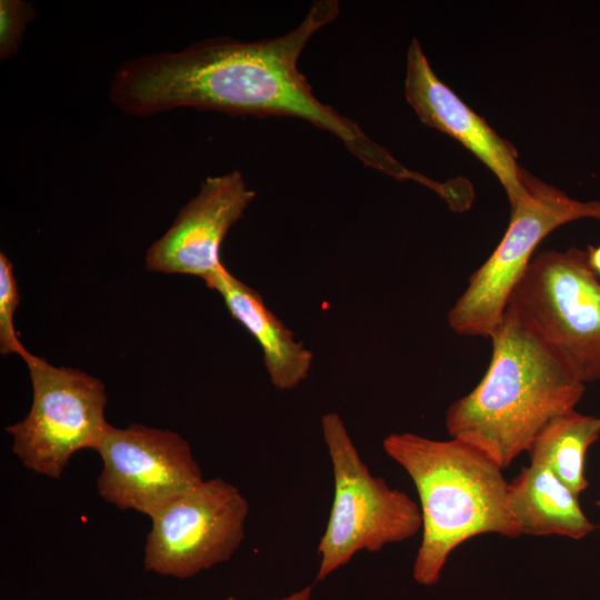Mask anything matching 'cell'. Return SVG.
Masks as SVG:
<instances>
[{
    "instance_id": "1",
    "label": "cell",
    "mask_w": 600,
    "mask_h": 600,
    "mask_svg": "<svg viewBox=\"0 0 600 600\" xmlns=\"http://www.w3.org/2000/svg\"><path fill=\"white\" fill-rule=\"evenodd\" d=\"M338 14L337 0H318L297 28L277 38L217 37L179 51L129 59L113 73L110 102L132 117L194 108L231 116L300 118L339 138L366 166L414 181L417 172L372 141L356 121L319 101L298 69L310 38Z\"/></svg>"
},
{
    "instance_id": "2",
    "label": "cell",
    "mask_w": 600,
    "mask_h": 600,
    "mask_svg": "<svg viewBox=\"0 0 600 600\" xmlns=\"http://www.w3.org/2000/svg\"><path fill=\"white\" fill-rule=\"evenodd\" d=\"M490 339L484 376L448 408L444 424L504 470L550 420L576 408L586 384L507 311Z\"/></svg>"
},
{
    "instance_id": "3",
    "label": "cell",
    "mask_w": 600,
    "mask_h": 600,
    "mask_svg": "<svg viewBox=\"0 0 600 600\" xmlns=\"http://www.w3.org/2000/svg\"><path fill=\"white\" fill-rule=\"evenodd\" d=\"M382 448L419 496L422 537L413 563L418 583H437L449 556L471 538L521 536L503 469L477 447L456 438L402 432L388 434Z\"/></svg>"
},
{
    "instance_id": "4",
    "label": "cell",
    "mask_w": 600,
    "mask_h": 600,
    "mask_svg": "<svg viewBox=\"0 0 600 600\" xmlns=\"http://www.w3.org/2000/svg\"><path fill=\"white\" fill-rule=\"evenodd\" d=\"M583 384L600 381V281L587 251L533 256L506 310Z\"/></svg>"
},
{
    "instance_id": "5",
    "label": "cell",
    "mask_w": 600,
    "mask_h": 600,
    "mask_svg": "<svg viewBox=\"0 0 600 600\" xmlns=\"http://www.w3.org/2000/svg\"><path fill=\"white\" fill-rule=\"evenodd\" d=\"M333 474V499L317 551V581L346 566L358 552H378L406 541L422 528L419 504L373 476L337 412L321 417Z\"/></svg>"
},
{
    "instance_id": "6",
    "label": "cell",
    "mask_w": 600,
    "mask_h": 600,
    "mask_svg": "<svg viewBox=\"0 0 600 600\" xmlns=\"http://www.w3.org/2000/svg\"><path fill=\"white\" fill-rule=\"evenodd\" d=\"M522 183L524 193L511 208L503 238L448 313L450 328L460 336L490 338L537 247L551 231L574 220H600L598 200H574L524 169Z\"/></svg>"
},
{
    "instance_id": "7",
    "label": "cell",
    "mask_w": 600,
    "mask_h": 600,
    "mask_svg": "<svg viewBox=\"0 0 600 600\" xmlns=\"http://www.w3.org/2000/svg\"><path fill=\"white\" fill-rule=\"evenodd\" d=\"M22 359L31 379L32 403L24 419L4 430L12 438V452L27 469L60 479L70 458L82 449L96 451L110 426L104 417V384L31 352Z\"/></svg>"
},
{
    "instance_id": "8",
    "label": "cell",
    "mask_w": 600,
    "mask_h": 600,
    "mask_svg": "<svg viewBox=\"0 0 600 600\" xmlns=\"http://www.w3.org/2000/svg\"><path fill=\"white\" fill-rule=\"evenodd\" d=\"M249 503L222 478L203 480L151 518L143 564L178 579L230 560L242 543Z\"/></svg>"
},
{
    "instance_id": "9",
    "label": "cell",
    "mask_w": 600,
    "mask_h": 600,
    "mask_svg": "<svg viewBox=\"0 0 600 600\" xmlns=\"http://www.w3.org/2000/svg\"><path fill=\"white\" fill-rule=\"evenodd\" d=\"M96 451L102 462L100 497L150 519L204 480L188 441L170 430L110 424Z\"/></svg>"
},
{
    "instance_id": "10",
    "label": "cell",
    "mask_w": 600,
    "mask_h": 600,
    "mask_svg": "<svg viewBox=\"0 0 600 600\" xmlns=\"http://www.w3.org/2000/svg\"><path fill=\"white\" fill-rule=\"evenodd\" d=\"M254 197L238 170L206 178L170 228L147 250V269L208 280L223 267L222 242Z\"/></svg>"
},
{
    "instance_id": "11",
    "label": "cell",
    "mask_w": 600,
    "mask_h": 600,
    "mask_svg": "<svg viewBox=\"0 0 600 600\" xmlns=\"http://www.w3.org/2000/svg\"><path fill=\"white\" fill-rule=\"evenodd\" d=\"M404 96L422 123L459 141L494 173L511 208L519 202L524 187L516 148L437 77L417 39L408 49Z\"/></svg>"
},
{
    "instance_id": "12",
    "label": "cell",
    "mask_w": 600,
    "mask_h": 600,
    "mask_svg": "<svg viewBox=\"0 0 600 600\" xmlns=\"http://www.w3.org/2000/svg\"><path fill=\"white\" fill-rule=\"evenodd\" d=\"M217 291L234 320L254 338L262 350L270 381L278 390H291L309 374L313 354L266 306L262 297L223 266L204 281Z\"/></svg>"
},
{
    "instance_id": "13",
    "label": "cell",
    "mask_w": 600,
    "mask_h": 600,
    "mask_svg": "<svg viewBox=\"0 0 600 600\" xmlns=\"http://www.w3.org/2000/svg\"><path fill=\"white\" fill-rule=\"evenodd\" d=\"M508 502L521 536L580 540L596 529L578 497L542 466L530 463L508 482Z\"/></svg>"
},
{
    "instance_id": "14",
    "label": "cell",
    "mask_w": 600,
    "mask_h": 600,
    "mask_svg": "<svg viewBox=\"0 0 600 600\" xmlns=\"http://www.w3.org/2000/svg\"><path fill=\"white\" fill-rule=\"evenodd\" d=\"M600 437V417L576 409L550 420L536 436L527 453L530 463L549 469L577 497L589 482L584 474L588 449Z\"/></svg>"
},
{
    "instance_id": "15",
    "label": "cell",
    "mask_w": 600,
    "mask_h": 600,
    "mask_svg": "<svg viewBox=\"0 0 600 600\" xmlns=\"http://www.w3.org/2000/svg\"><path fill=\"white\" fill-rule=\"evenodd\" d=\"M19 289L9 258L0 253V352L23 358L29 351L20 342L14 329V312L19 303Z\"/></svg>"
},
{
    "instance_id": "16",
    "label": "cell",
    "mask_w": 600,
    "mask_h": 600,
    "mask_svg": "<svg viewBox=\"0 0 600 600\" xmlns=\"http://www.w3.org/2000/svg\"><path fill=\"white\" fill-rule=\"evenodd\" d=\"M33 16V7L20 0L0 1V59L13 56L22 41L27 24Z\"/></svg>"
},
{
    "instance_id": "17",
    "label": "cell",
    "mask_w": 600,
    "mask_h": 600,
    "mask_svg": "<svg viewBox=\"0 0 600 600\" xmlns=\"http://www.w3.org/2000/svg\"><path fill=\"white\" fill-rule=\"evenodd\" d=\"M588 261L593 271L600 276V244L589 246L587 249Z\"/></svg>"
},
{
    "instance_id": "18",
    "label": "cell",
    "mask_w": 600,
    "mask_h": 600,
    "mask_svg": "<svg viewBox=\"0 0 600 600\" xmlns=\"http://www.w3.org/2000/svg\"><path fill=\"white\" fill-rule=\"evenodd\" d=\"M312 593V587L307 586L293 593H290L286 597L278 598V599H270V600H310ZM137 600H144V599H137Z\"/></svg>"
},
{
    "instance_id": "19",
    "label": "cell",
    "mask_w": 600,
    "mask_h": 600,
    "mask_svg": "<svg viewBox=\"0 0 600 600\" xmlns=\"http://www.w3.org/2000/svg\"><path fill=\"white\" fill-rule=\"evenodd\" d=\"M596 504H597L598 508L600 509V498L597 500Z\"/></svg>"
}]
</instances>
